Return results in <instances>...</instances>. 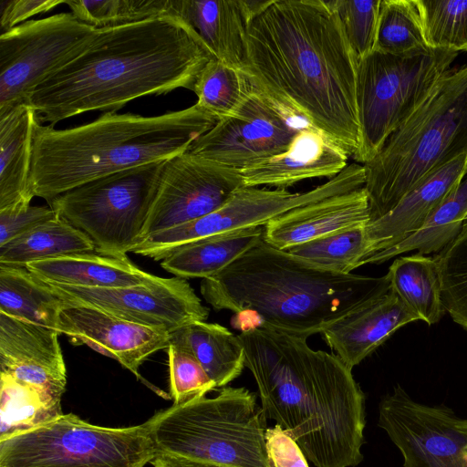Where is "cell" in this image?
Instances as JSON below:
<instances>
[{"mask_svg": "<svg viewBox=\"0 0 467 467\" xmlns=\"http://www.w3.org/2000/svg\"><path fill=\"white\" fill-rule=\"evenodd\" d=\"M434 257L440 268L445 311L467 331V218L458 235Z\"/></svg>", "mask_w": 467, "mask_h": 467, "instance_id": "obj_38", "label": "cell"}, {"mask_svg": "<svg viewBox=\"0 0 467 467\" xmlns=\"http://www.w3.org/2000/svg\"><path fill=\"white\" fill-rule=\"evenodd\" d=\"M150 463L154 467H229L211 462L178 457L161 452H157Z\"/></svg>", "mask_w": 467, "mask_h": 467, "instance_id": "obj_44", "label": "cell"}, {"mask_svg": "<svg viewBox=\"0 0 467 467\" xmlns=\"http://www.w3.org/2000/svg\"><path fill=\"white\" fill-rule=\"evenodd\" d=\"M466 171L467 154H463L427 174L389 213L369 223L366 231L371 251L366 257L395 245L418 231L462 181Z\"/></svg>", "mask_w": 467, "mask_h": 467, "instance_id": "obj_21", "label": "cell"}, {"mask_svg": "<svg viewBox=\"0 0 467 467\" xmlns=\"http://www.w3.org/2000/svg\"><path fill=\"white\" fill-rule=\"evenodd\" d=\"M431 48L467 51V0H415Z\"/></svg>", "mask_w": 467, "mask_h": 467, "instance_id": "obj_37", "label": "cell"}, {"mask_svg": "<svg viewBox=\"0 0 467 467\" xmlns=\"http://www.w3.org/2000/svg\"><path fill=\"white\" fill-rule=\"evenodd\" d=\"M387 276L390 290L428 325L440 321L445 308L441 299V273L435 257L420 254L402 256L390 265Z\"/></svg>", "mask_w": 467, "mask_h": 467, "instance_id": "obj_29", "label": "cell"}, {"mask_svg": "<svg viewBox=\"0 0 467 467\" xmlns=\"http://www.w3.org/2000/svg\"><path fill=\"white\" fill-rule=\"evenodd\" d=\"M390 291L387 275L341 274L316 266L264 238L215 275L201 294L216 310L252 312L262 327L307 338Z\"/></svg>", "mask_w": 467, "mask_h": 467, "instance_id": "obj_4", "label": "cell"}, {"mask_svg": "<svg viewBox=\"0 0 467 467\" xmlns=\"http://www.w3.org/2000/svg\"><path fill=\"white\" fill-rule=\"evenodd\" d=\"M48 284L72 302L170 334L193 322L205 321L210 312L188 281L178 276H158L147 285L112 289Z\"/></svg>", "mask_w": 467, "mask_h": 467, "instance_id": "obj_16", "label": "cell"}, {"mask_svg": "<svg viewBox=\"0 0 467 467\" xmlns=\"http://www.w3.org/2000/svg\"><path fill=\"white\" fill-rule=\"evenodd\" d=\"M79 21L112 27L170 15V0H64Z\"/></svg>", "mask_w": 467, "mask_h": 467, "instance_id": "obj_36", "label": "cell"}, {"mask_svg": "<svg viewBox=\"0 0 467 467\" xmlns=\"http://www.w3.org/2000/svg\"><path fill=\"white\" fill-rule=\"evenodd\" d=\"M265 443L271 467H309L297 442L278 424L266 428Z\"/></svg>", "mask_w": 467, "mask_h": 467, "instance_id": "obj_42", "label": "cell"}, {"mask_svg": "<svg viewBox=\"0 0 467 467\" xmlns=\"http://www.w3.org/2000/svg\"><path fill=\"white\" fill-rule=\"evenodd\" d=\"M428 48L415 0H381L374 50L404 55Z\"/></svg>", "mask_w": 467, "mask_h": 467, "instance_id": "obj_35", "label": "cell"}, {"mask_svg": "<svg viewBox=\"0 0 467 467\" xmlns=\"http://www.w3.org/2000/svg\"><path fill=\"white\" fill-rule=\"evenodd\" d=\"M365 169L352 162L327 182L306 192L243 186L214 212L146 236L131 253L163 260L190 242L230 231L264 226L294 208L364 187Z\"/></svg>", "mask_w": 467, "mask_h": 467, "instance_id": "obj_11", "label": "cell"}, {"mask_svg": "<svg viewBox=\"0 0 467 467\" xmlns=\"http://www.w3.org/2000/svg\"><path fill=\"white\" fill-rule=\"evenodd\" d=\"M215 57L183 19L164 15L99 28L88 47L26 99L51 127L88 111H115L131 100L194 83Z\"/></svg>", "mask_w": 467, "mask_h": 467, "instance_id": "obj_3", "label": "cell"}, {"mask_svg": "<svg viewBox=\"0 0 467 467\" xmlns=\"http://www.w3.org/2000/svg\"><path fill=\"white\" fill-rule=\"evenodd\" d=\"M467 154V64L450 68L426 99L363 164L370 223L427 174Z\"/></svg>", "mask_w": 467, "mask_h": 467, "instance_id": "obj_6", "label": "cell"}, {"mask_svg": "<svg viewBox=\"0 0 467 467\" xmlns=\"http://www.w3.org/2000/svg\"><path fill=\"white\" fill-rule=\"evenodd\" d=\"M35 109L18 104L0 114V211L30 205Z\"/></svg>", "mask_w": 467, "mask_h": 467, "instance_id": "obj_25", "label": "cell"}, {"mask_svg": "<svg viewBox=\"0 0 467 467\" xmlns=\"http://www.w3.org/2000/svg\"><path fill=\"white\" fill-rule=\"evenodd\" d=\"M306 123L253 88L242 106L199 137L188 152L242 171L286 150Z\"/></svg>", "mask_w": 467, "mask_h": 467, "instance_id": "obj_14", "label": "cell"}, {"mask_svg": "<svg viewBox=\"0 0 467 467\" xmlns=\"http://www.w3.org/2000/svg\"><path fill=\"white\" fill-rule=\"evenodd\" d=\"M218 121L197 103L158 116L108 111L66 130L37 120L33 131L31 192L48 202L90 181L169 160L187 151Z\"/></svg>", "mask_w": 467, "mask_h": 467, "instance_id": "obj_5", "label": "cell"}, {"mask_svg": "<svg viewBox=\"0 0 467 467\" xmlns=\"http://www.w3.org/2000/svg\"><path fill=\"white\" fill-rule=\"evenodd\" d=\"M57 217L50 206L0 211V246Z\"/></svg>", "mask_w": 467, "mask_h": 467, "instance_id": "obj_41", "label": "cell"}, {"mask_svg": "<svg viewBox=\"0 0 467 467\" xmlns=\"http://www.w3.org/2000/svg\"><path fill=\"white\" fill-rule=\"evenodd\" d=\"M55 329L0 313V374L61 400L67 368Z\"/></svg>", "mask_w": 467, "mask_h": 467, "instance_id": "obj_17", "label": "cell"}, {"mask_svg": "<svg viewBox=\"0 0 467 467\" xmlns=\"http://www.w3.org/2000/svg\"><path fill=\"white\" fill-rule=\"evenodd\" d=\"M419 320L391 290L373 304L325 329L328 347L351 369L400 327Z\"/></svg>", "mask_w": 467, "mask_h": 467, "instance_id": "obj_23", "label": "cell"}, {"mask_svg": "<svg viewBox=\"0 0 467 467\" xmlns=\"http://www.w3.org/2000/svg\"><path fill=\"white\" fill-rule=\"evenodd\" d=\"M380 1H327L337 16L358 62L375 48Z\"/></svg>", "mask_w": 467, "mask_h": 467, "instance_id": "obj_39", "label": "cell"}, {"mask_svg": "<svg viewBox=\"0 0 467 467\" xmlns=\"http://www.w3.org/2000/svg\"><path fill=\"white\" fill-rule=\"evenodd\" d=\"M285 251L323 269L350 274L370 253L366 227L355 228L308 241Z\"/></svg>", "mask_w": 467, "mask_h": 467, "instance_id": "obj_34", "label": "cell"}, {"mask_svg": "<svg viewBox=\"0 0 467 467\" xmlns=\"http://www.w3.org/2000/svg\"><path fill=\"white\" fill-rule=\"evenodd\" d=\"M64 0H5L1 4V33L14 28L29 17L48 12Z\"/></svg>", "mask_w": 467, "mask_h": 467, "instance_id": "obj_43", "label": "cell"}, {"mask_svg": "<svg viewBox=\"0 0 467 467\" xmlns=\"http://www.w3.org/2000/svg\"><path fill=\"white\" fill-rule=\"evenodd\" d=\"M467 218V171L462 181L430 214L422 226L395 245L366 257L361 265L381 264L411 251L426 255L439 253L460 233Z\"/></svg>", "mask_w": 467, "mask_h": 467, "instance_id": "obj_30", "label": "cell"}, {"mask_svg": "<svg viewBox=\"0 0 467 467\" xmlns=\"http://www.w3.org/2000/svg\"><path fill=\"white\" fill-rule=\"evenodd\" d=\"M252 88L240 68L214 58L201 71L192 91L198 98L196 103L220 120L232 116Z\"/></svg>", "mask_w": 467, "mask_h": 467, "instance_id": "obj_33", "label": "cell"}, {"mask_svg": "<svg viewBox=\"0 0 467 467\" xmlns=\"http://www.w3.org/2000/svg\"><path fill=\"white\" fill-rule=\"evenodd\" d=\"M265 420H273L316 467H356L366 426L365 394L336 354L305 337L262 327L237 335Z\"/></svg>", "mask_w": 467, "mask_h": 467, "instance_id": "obj_2", "label": "cell"}, {"mask_svg": "<svg viewBox=\"0 0 467 467\" xmlns=\"http://www.w3.org/2000/svg\"><path fill=\"white\" fill-rule=\"evenodd\" d=\"M265 1L170 0V15L187 22L215 59L241 69L247 25Z\"/></svg>", "mask_w": 467, "mask_h": 467, "instance_id": "obj_22", "label": "cell"}, {"mask_svg": "<svg viewBox=\"0 0 467 467\" xmlns=\"http://www.w3.org/2000/svg\"><path fill=\"white\" fill-rule=\"evenodd\" d=\"M99 29L70 12L1 33L0 114L26 103L36 88L88 47Z\"/></svg>", "mask_w": 467, "mask_h": 467, "instance_id": "obj_12", "label": "cell"}, {"mask_svg": "<svg viewBox=\"0 0 467 467\" xmlns=\"http://www.w3.org/2000/svg\"><path fill=\"white\" fill-rule=\"evenodd\" d=\"M170 386L173 404L179 405L205 396L217 388L195 357L182 346L170 341Z\"/></svg>", "mask_w": 467, "mask_h": 467, "instance_id": "obj_40", "label": "cell"}, {"mask_svg": "<svg viewBox=\"0 0 467 467\" xmlns=\"http://www.w3.org/2000/svg\"><path fill=\"white\" fill-rule=\"evenodd\" d=\"M370 223L364 187L332 195L280 214L264 225V240L285 250L329 234L366 227Z\"/></svg>", "mask_w": 467, "mask_h": 467, "instance_id": "obj_19", "label": "cell"}, {"mask_svg": "<svg viewBox=\"0 0 467 467\" xmlns=\"http://www.w3.org/2000/svg\"><path fill=\"white\" fill-rule=\"evenodd\" d=\"M145 423L158 452L229 467H271L266 420L256 395L244 387L172 404Z\"/></svg>", "mask_w": 467, "mask_h": 467, "instance_id": "obj_7", "label": "cell"}, {"mask_svg": "<svg viewBox=\"0 0 467 467\" xmlns=\"http://www.w3.org/2000/svg\"><path fill=\"white\" fill-rule=\"evenodd\" d=\"M0 441L47 423L61 414V400L0 374Z\"/></svg>", "mask_w": 467, "mask_h": 467, "instance_id": "obj_32", "label": "cell"}, {"mask_svg": "<svg viewBox=\"0 0 467 467\" xmlns=\"http://www.w3.org/2000/svg\"><path fill=\"white\" fill-rule=\"evenodd\" d=\"M264 238V226L203 237L176 249L161 262L166 271L182 278L212 277Z\"/></svg>", "mask_w": 467, "mask_h": 467, "instance_id": "obj_27", "label": "cell"}, {"mask_svg": "<svg viewBox=\"0 0 467 467\" xmlns=\"http://www.w3.org/2000/svg\"><path fill=\"white\" fill-rule=\"evenodd\" d=\"M378 425L403 467H467V418L445 405L420 402L397 386L379 403Z\"/></svg>", "mask_w": 467, "mask_h": 467, "instance_id": "obj_13", "label": "cell"}, {"mask_svg": "<svg viewBox=\"0 0 467 467\" xmlns=\"http://www.w3.org/2000/svg\"><path fill=\"white\" fill-rule=\"evenodd\" d=\"M358 61L323 0H271L250 18L241 70L251 86L355 159Z\"/></svg>", "mask_w": 467, "mask_h": 467, "instance_id": "obj_1", "label": "cell"}, {"mask_svg": "<svg viewBox=\"0 0 467 467\" xmlns=\"http://www.w3.org/2000/svg\"><path fill=\"white\" fill-rule=\"evenodd\" d=\"M157 452L145 422L113 428L63 413L0 441V467H144Z\"/></svg>", "mask_w": 467, "mask_h": 467, "instance_id": "obj_9", "label": "cell"}, {"mask_svg": "<svg viewBox=\"0 0 467 467\" xmlns=\"http://www.w3.org/2000/svg\"><path fill=\"white\" fill-rule=\"evenodd\" d=\"M170 341L189 350L219 388L238 378L245 367L237 336L219 324L193 322L171 333Z\"/></svg>", "mask_w": 467, "mask_h": 467, "instance_id": "obj_28", "label": "cell"}, {"mask_svg": "<svg viewBox=\"0 0 467 467\" xmlns=\"http://www.w3.org/2000/svg\"><path fill=\"white\" fill-rule=\"evenodd\" d=\"M59 333L116 359L138 378L140 365L167 348L171 338L164 329L132 323L75 302L61 312Z\"/></svg>", "mask_w": 467, "mask_h": 467, "instance_id": "obj_18", "label": "cell"}, {"mask_svg": "<svg viewBox=\"0 0 467 467\" xmlns=\"http://www.w3.org/2000/svg\"><path fill=\"white\" fill-rule=\"evenodd\" d=\"M164 163L151 162L90 181L47 203L86 234L98 253L127 254L142 240Z\"/></svg>", "mask_w": 467, "mask_h": 467, "instance_id": "obj_10", "label": "cell"}, {"mask_svg": "<svg viewBox=\"0 0 467 467\" xmlns=\"http://www.w3.org/2000/svg\"><path fill=\"white\" fill-rule=\"evenodd\" d=\"M95 251L86 234L58 216L0 246V265L26 266L36 261Z\"/></svg>", "mask_w": 467, "mask_h": 467, "instance_id": "obj_31", "label": "cell"}, {"mask_svg": "<svg viewBox=\"0 0 467 467\" xmlns=\"http://www.w3.org/2000/svg\"><path fill=\"white\" fill-rule=\"evenodd\" d=\"M459 52L428 48L404 55L373 50L358 62L356 104L360 148L355 161L372 160L387 139L430 95Z\"/></svg>", "mask_w": 467, "mask_h": 467, "instance_id": "obj_8", "label": "cell"}, {"mask_svg": "<svg viewBox=\"0 0 467 467\" xmlns=\"http://www.w3.org/2000/svg\"><path fill=\"white\" fill-rule=\"evenodd\" d=\"M243 186L241 171L188 150L166 160L142 240L214 212Z\"/></svg>", "mask_w": 467, "mask_h": 467, "instance_id": "obj_15", "label": "cell"}, {"mask_svg": "<svg viewBox=\"0 0 467 467\" xmlns=\"http://www.w3.org/2000/svg\"><path fill=\"white\" fill-rule=\"evenodd\" d=\"M73 304L26 266L0 265V313L59 332L60 314Z\"/></svg>", "mask_w": 467, "mask_h": 467, "instance_id": "obj_26", "label": "cell"}, {"mask_svg": "<svg viewBox=\"0 0 467 467\" xmlns=\"http://www.w3.org/2000/svg\"><path fill=\"white\" fill-rule=\"evenodd\" d=\"M26 267L48 283L99 289L147 285L158 277L141 270L127 254L107 255L97 251L36 261Z\"/></svg>", "mask_w": 467, "mask_h": 467, "instance_id": "obj_24", "label": "cell"}, {"mask_svg": "<svg viewBox=\"0 0 467 467\" xmlns=\"http://www.w3.org/2000/svg\"><path fill=\"white\" fill-rule=\"evenodd\" d=\"M348 153L323 132L305 124L286 150L241 171L244 185L285 189L301 181L333 178L348 164Z\"/></svg>", "mask_w": 467, "mask_h": 467, "instance_id": "obj_20", "label": "cell"}]
</instances>
